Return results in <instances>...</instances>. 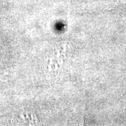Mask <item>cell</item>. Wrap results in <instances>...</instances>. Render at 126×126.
<instances>
[{
    "mask_svg": "<svg viewBox=\"0 0 126 126\" xmlns=\"http://www.w3.org/2000/svg\"><path fill=\"white\" fill-rule=\"evenodd\" d=\"M120 2H121V3L126 5V0H120Z\"/></svg>",
    "mask_w": 126,
    "mask_h": 126,
    "instance_id": "6da1fadb",
    "label": "cell"
}]
</instances>
